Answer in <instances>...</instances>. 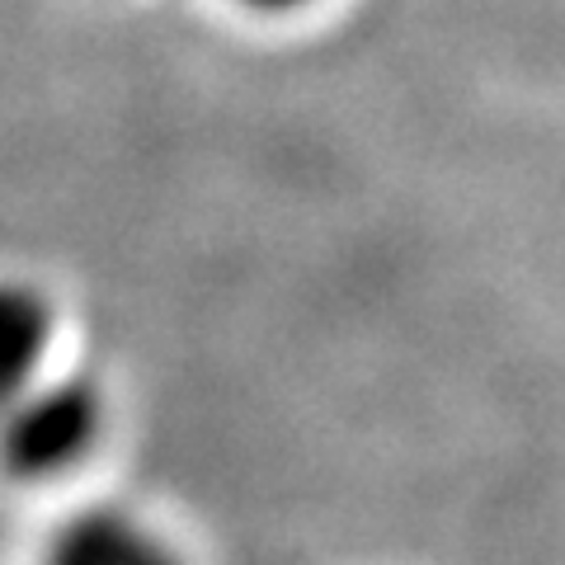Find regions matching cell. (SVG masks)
Returning a JSON list of instances; mask_svg holds the SVG:
<instances>
[{"instance_id":"6da1fadb","label":"cell","mask_w":565,"mask_h":565,"mask_svg":"<svg viewBox=\"0 0 565 565\" xmlns=\"http://www.w3.org/2000/svg\"><path fill=\"white\" fill-rule=\"evenodd\" d=\"M104 434V392L90 377H33L0 405V467L47 481L81 467Z\"/></svg>"},{"instance_id":"7a4b0ae2","label":"cell","mask_w":565,"mask_h":565,"mask_svg":"<svg viewBox=\"0 0 565 565\" xmlns=\"http://www.w3.org/2000/svg\"><path fill=\"white\" fill-rule=\"evenodd\" d=\"M43 565H184V556L122 509H90L62 523V533L47 542Z\"/></svg>"},{"instance_id":"3957f363","label":"cell","mask_w":565,"mask_h":565,"mask_svg":"<svg viewBox=\"0 0 565 565\" xmlns=\"http://www.w3.org/2000/svg\"><path fill=\"white\" fill-rule=\"evenodd\" d=\"M57 316L52 302L20 278H0V405L43 373Z\"/></svg>"},{"instance_id":"277c9868","label":"cell","mask_w":565,"mask_h":565,"mask_svg":"<svg viewBox=\"0 0 565 565\" xmlns=\"http://www.w3.org/2000/svg\"><path fill=\"white\" fill-rule=\"evenodd\" d=\"M241 6H250V10H297V6H307V0H241Z\"/></svg>"}]
</instances>
